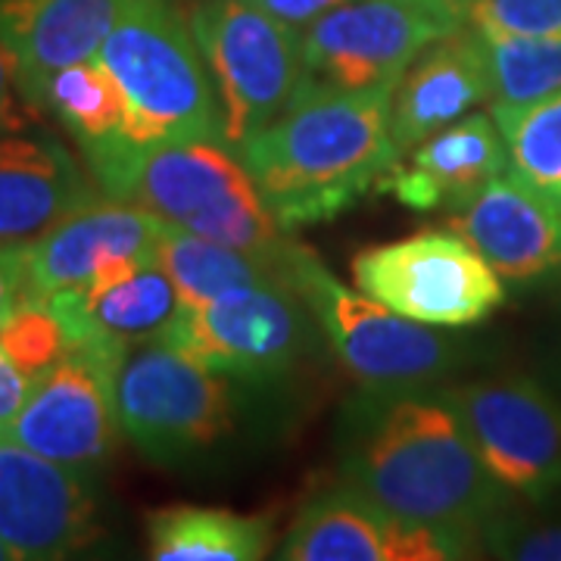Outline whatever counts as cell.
I'll use <instances>...</instances> for the list:
<instances>
[{
  "label": "cell",
  "instance_id": "30bf717a",
  "mask_svg": "<svg viewBox=\"0 0 561 561\" xmlns=\"http://www.w3.org/2000/svg\"><path fill=\"white\" fill-rule=\"evenodd\" d=\"M125 350L103 341L76 343L32 381L0 437L84 474L98 471L116 453L122 434L116 371Z\"/></svg>",
  "mask_w": 561,
  "mask_h": 561
},
{
  "label": "cell",
  "instance_id": "ac0fdd59",
  "mask_svg": "<svg viewBox=\"0 0 561 561\" xmlns=\"http://www.w3.org/2000/svg\"><path fill=\"white\" fill-rule=\"evenodd\" d=\"M125 0H0V44L16 62V88L41 110L47 81L98 57Z\"/></svg>",
  "mask_w": 561,
  "mask_h": 561
},
{
  "label": "cell",
  "instance_id": "836d02e7",
  "mask_svg": "<svg viewBox=\"0 0 561 561\" xmlns=\"http://www.w3.org/2000/svg\"><path fill=\"white\" fill-rule=\"evenodd\" d=\"M0 561H13V552H10V549H7L3 542H0Z\"/></svg>",
  "mask_w": 561,
  "mask_h": 561
},
{
  "label": "cell",
  "instance_id": "ffe728a7",
  "mask_svg": "<svg viewBox=\"0 0 561 561\" xmlns=\"http://www.w3.org/2000/svg\"><path fill=\"white\" fill-rule=\"evenodd\" d=\"M41 110L57 116L79 144L88 172L98 181L103 197L125 201L128 179L144 150L131 140L128 106L110 69L98 57L66 66L47 81Z\"/></svg>",
  "mask_w": 561,
  "mask_h": 561
},
{
  "label": "cell",
  "instance_id": "cb8c5ba5",
  "mask_svg": "<svg viewBox=\"0 0 561 561\" xmlns=\"http://www.w3.org/2000/svg\"><path fill=\"white\" fill-rule=\"evenodd\" d=\"M147 546L157 561H256L268 556L272 524L231 508L165 505L147 515Z\"/></svg>",
  "mask_w": 561,
  "mask_h": 561
},
{
  "label": "cell",
  "instance_id": "52a82bcc",
  "mask_svg": "<svg viewBox=\"0 0 561 561\" xmlns=\"http://www.w3.org/2000/svg\"><path fill=\"white\" fill-rule=\"evenodd\" d=\"M116 405L122 434L160 465L197 459L234 431L231 383L160 337L125 350Z\"/></svg>",
  "mask_w": 561,
  "mask_h": 561
},
{
  "label": "cell",
  "instance_id": "603a6c76",
  "mask_svg": "<svg viewBox=\"0 0 561 561\" xmlns=\"http://www.w3.org/2000/svg\"><path fill=\"white\" fill-rule=\"evenodd\" d=\"M294 247L297 243H290L287 253H256V250H238L228 243L206 241L165 225L157 243V262L175 284L181 306H203L247 287L278 284V280L294 284L290 275Z\"/></svg>",
  "mask_w": 561,
  "mask_h": 561
},
{
  "label": "cell",
  "instance_id": "8fae6325",
  "mask_svg": "<svg viewBox=\"0 0 561 561\" xmlns=\"http://www.w3.org/2000/svg\"><path fill=\"white\" fill-rule=\"evenodd\" d=\"M312 321L297 287L278 280L203 306H181L160 341L225 378L272 381L300 362Z\"/></svg>",
  "mask_w": 561,
  "mask_h": 561
},
{
  "label": "cell",
  "instance_id": "5bb4252c",
  "mask_svg": "<svg viewBox=\"0 0 561 561\" xmlns=\"http://www.w3.org/2000/svg\"><path fill=\"white\" fill-rule=\"evenodd\" d=\"M459 540L393 518L350 481L302 502L278 546L284 561H443L468 559Z\"/></svg>",
  "mask_w": 561,
  "mask_h": 561
},
{
  "label": "cell",
  "instance_id": "7a4b0ae2",
  "mask_svg": "<svg viewBox=\"0 0 561 561\" xmlns=\"http://www.w3.org/2000/svg\"><path fill=\"white\" fill-rule=\"evenodd\" d=\"M393 91H312L238 144L262 203L284 231L337 219L381 194L400 162L390 135Z\"/></svg>",
  "mask_w": 561,
  "mask_h": 561
},
{
  "label": "cell",
  "instance_id": "8992f818",
  "mask_svg": "<svg viewBox=\"0 0 561 561\" xmlns=\"http://www.w3.org/2000/svg\"><path fill=\"white\" fill-rule=\"evenodd\" d=\"M461 25L465 0H346L302 28L300 94L393 91L421 50Z\"/></svg>",
  "mask_w": 561,
  "mask_h": 561
},
{
  "label": "cell",
  "instance_id": "d6a6232c",
  "mask_svg": "<svg viewBox=\"0 0 561 561\" xmlns=\"http://www.w3.org/2000/svg\"><path fill=\"white\" fill-rule=\"evenodd\" d=\"M20 88H16V62L7 54V47L0 44V128L3 125H16L22 119ZM28 106V103H25Z\"/></svg>",
  "mask_w": 561,
  "mask_h": 561
},
{
  "label": "cell",
  "instance_id": "e0dca14e",
  "mask_svg": "<svg viewBox=\"0 0 561 561\" xmlns=\"http://www.w3.org/2000/svg\"><path fill=\"white\" fill-rule=\"evenodd\" d=\"M449 228L471 243L502 280L549 284L561 278V209L512 169L461 206Z\"/></svg>",
  "mask_w": 561,
  "mask_h": 561
},
{
  "label": "cell",
  "instance_id": "83f0119b",
  "mask_svg": "<svg viewBox=\"0 0 561 561\" xmlns=\"http://www.w3.org/2000/svg\"><path fill=\"white\" fill-rule=\"evenodd\" d=\"M465 16L496 35H561V0H465Z\"/></svg>",
  "mask_w": 561,
  "mask_h": 561
},
{
  "label": "cell",
  "instance_id": "f1b7e54d",
  "mask_svg": "<svg viewBox=\"0 0 561 561\" xmlns=\"http://www.w3.org/2000/svg\"><path fill=\"white\" fill-rule=\"evenodd\" d=\"M483 546L493 549L502 559L561 561V524L518 527V524H508L502 518L490 527Z\"/></svg>",
  "mask_w": 561,
  "mask_h": 561
},
{
  "label": "cell",
  "instance_id": "3957f363",
  "mask_svg": "<svg viewBox=\"0 0 561 561\" xmlns=\"http://www.w3.org/2000/svg\"><path fill=\"white\" fill-rule=\"evenodd\" d=\"M98 60L119 84L131 140L140 150L221 135L201 47L172 0H125Z\"/></svg>",
  "mask_w": 561,
  "mask_h": 561
},
{
  "label": "cell",
  "instance_id": "7402d4cb",
  "mask_svg": "<svg viewBox=\"0 0 561 561\" xmlns=\"http://www.w3.org/2000/svg\"><path fill=\"white\" fill-rule=\"evenodd\" d=\"M490 101L481 38L474 25L434 41L397 81L390 98V135L405 157L421 140Z\"/></svg>",
  "mask_w": 561,
  "mask_h": 561
},
{
  "label": "cell",
  "instance_id": "9a60e30c",
  "mask_svg": "<svg viewBox=\"0 0 561 561\" xmlns=\"http://www.w3.org/2000/svg\"><path fill=\"white\" fill-rule=\"evenodd\" d=\"M165 221L128 201H91L22 247L35 300L81 287L125 262L157 260Z\"/></svg>",
  "mask_w": 561,
  "mask_h": 561
},
{
  "label": "cell",
  "instance_id": "f546056e",
  "mask_svg": "<svg viewBox=\"0 0 561 561\" xmlns=\"http://www.w3.org/2000/svg\"><path fill=\"white\" fill-rule=\"evenodd\" d=\"M25 302H41L35 300V290H32L25 253L22 247L0 243V321L10 319Z\"/></svg>",
  "mask_w": 561,
  "mask_h": 561
},
{
  "label": "cell",
  "instance_id": "4316f807",
  "mask_svg": "<svg viewBox=\"0 0 561 561\" xmlns=\"http://www.w3.org/2000/svg\"><path fill=\"white\" fill-rule=\"evenodd\" d=\"M76 343L66 324L47 302H25L10 319L0 321V350L35 381L54 362H60Z\"/></svg>",
  "mask_w": 561,
  "mask_h": 561
},
{
  "label": "cell",
  "instance_id": "1f68e13d",
  "mask_svg": "<svg viewBox=\"0 0 561 561\" xmlns=\"http://www.w3.org/2000/svg\"><path fill=\"white\" fill-rule=\"evenodd\" d=\"M253 3H260L265 13H272L280 22H287L297 32H302L309 22H316L324 13H331L334 7H341L346 0H253Z\"/></svg>",
  "mask_w": 561,
  "mask_h": 561
},
{
  "label": "cell",
  "instance_id": "7c38bea8",
  "mask_svg": "<svg viewBox=\"0 0 561 561\" xmlns=\"http://www.w3.org/2000/svg\"><path fill=\"white\" fill-rule=\"evenodd\" d=\"M468 437L508 496L542 502L561 486V402L534 378H481L453 390Z\"/></svg>",
  "mask_w": 561,
  "mask_h": 561
},
{
  "label": "cell",
  "instance_id": "d6986e66",
  "mask_svg": "<svg viewBox=\"0 0 561 561\" xmlns=\"http://www.w3.org/2000/svg\"><path fill=\"white\" fill-rule=\"evenodd\" d=\"M409 160L393 165L381 194H393L409 209H461L508 169V147L490 113H468L437 135L421 140Z\"/></svg>",
  "mask_w": 561,
  "mask_h": 561
},
{
  "label": "cell",
  "instance_id": "9c48e42d",
  "mask_svg": "<svg viewBox=\"0 0 561 561\" xmlns=\"http://www.w3.org/2000/svg\"><path fill=\"white\" fill-rule=\"evenodd\" d=\"M353 280L365 297L431 328L481 324L505 300L500 275L453 228L365 247L353 256Z\"/></svg>",
  "mask_w": 561,
  "mask_h": 561
},
{
  "label": "cell",
  "instance_id": "4dcf8cb0",
  "mask_svg": "<svg viewBox=\"0 0 561 561\" xmlns=\"http://www.w3.org/2000/svg\"><path fill=\"white\" fill-rule=\"evenodd\" d=\"M28 390H32V378L0 350V431L16 419Z\"/></svg>",
  "mask_w": 561,
  "mask_h": 561
},
{
  "label": "cell",
  "instance_id": "5b68a950",
  "mask_svg": "<svg viewBox=\"0 0 561 561\" xmlns=\"http://www.w3.org/2000/svg\"><path fill=\"white\" fill-rule=\"evenodd\" d=\"M219 103L221 135L234 147L253 138L297 101L302 88V32L253 0H203L191 13Z\"/></svg>",
  "mask_w": 561,
  "mask_h": 561
},
{
  "label": "cell",
  "instance_id": "44dd1931",
  "mask_svg": "<svg viewBox=\"0 0 561 561\" xmlns=\"http://www.w3.org/2000/svg\"><path fill=\"white\" fill-rule=\"evenodd\" d=\"M72 343L103 341L135 346L153 341L181 309L179 290L157 260L125 262L81 287L47 297Z\"/></svg>",
  "mask_w": 561,
  "mask_h": 561
},
{
  "label": "cell",
  "instance_id": "4fadbf2b",
  "mask_svg": "<svg viewBox=\"0 0 561 561\" xmlns=\"http://www.w3.org/2000/svg\"><path fill=\"white\" fill-rule=\"evenodd\" d=\"M98 534V496L84 471L0 437V542L13 561L66 559Z\"/></svg>",
  "mask_w": 561,
  "mask_h": 561
},
{
  "label": "cell",
  "instance_id": "ba28073f",
  "mask_svg": "<svg viewBox=\"0 0 561 561\" xmlns=\"http://www.w3.org/2000/svg\"><path fill=\"white\" fill-rule=\"evenodd\" d=\"M290 275L312 319L346 371L362 383H431L453 371L461 343L431 324L402 319L393 309L350 290L306 247H294Z\"/></svg>",
  "mask_w": 561,
  "mask_h": 561
},
{
  "label": "cell",
  "instance_id": "d4e9b609",
  "mask_svg": "<svg viewBox=\"0 0 561 561\" xmlns=\"http://www.w3.org/2000/svg\"><path fill=\"white\" fill-rule=\"evenodd\" d=\"M508 169L561 209V91L534 103H493Z\"/></svg>",
  "mask_w": 561,
  "mask_h": 561
},
{
  "label": "cell",
  "instance_id": "277c9868",
  "mask_svg": "<svg viewBox=\"0 0 561 561\" xmlns=\"http://www.w3.org/2000/svg\"><path fill=\"white\" fill-rule=\"evenodd\" d=\"M125 201L206 241L256 253H287L290 241L262 203L250 169L225 135L147 147Z\"/></svg>",
  "mask_w": 561,
  "mask_h": 561
},
{
  "label": "cell",
  "instance_id": "6da1fadb",
  "mask_svg": "<svg viewBox=\"0 0 561 561\" xmlns=\"http://www.w3.org/2000/svg\"><path fill=\"white\" fill-rule=\"evenodd\" d=\"M337 449L343 481L471 556L505 515L508 493L486 471L446 387L365 383L343 409Z\"/></svg>",
  "mask_w": 561,
  "mask_h": 561
},
{
  "label": "cell",
  "instance_id": "484cf974",
  "mask_svg": "<svg viewBox=\"0 0 561 561\" xmlns=\"http://www.w3.org/2000/svg\"><path fill=\"white\" fill-rule=\"evenodd\" d=\"M490 103H534L561 91V35L481 32Z\"/></svg>",
  "mask_w": 561,
  "mask_h": 561
},
{
  "label": "cell",
  "instance_id": "2e32d148",
  "mask_svg": "<svg viewBox=\"0 0 561 561\" xmlns=\"http://www.w3.org/2000/svg\"><path fill=\"white\" fill-rule=\"evenodd\" d=\"M98 181L54 131L28 122L0 128V243H32L98 201Z\"/></svg>",
  "mask_w": 561,
  "mask_h": 561
}]
</instances>
